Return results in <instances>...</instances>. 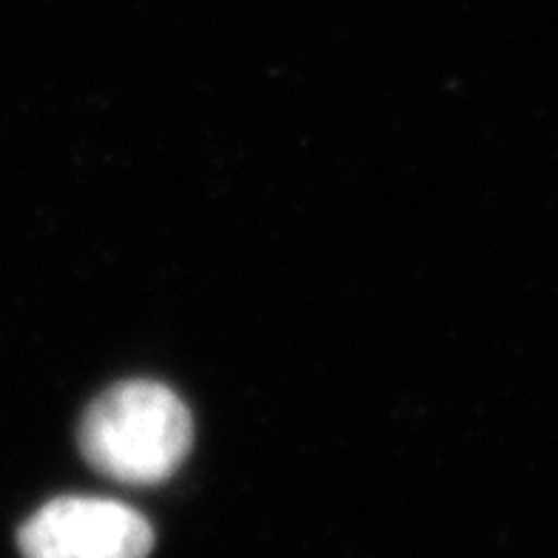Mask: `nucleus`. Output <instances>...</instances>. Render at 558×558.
Returning a JSON list of instances; mask_svg holds the SVG:
<instances>
[{
    "label": "nucleus",
    "instance_id": "f03ea898",
    "mask_svg": "<svg viewBox=\"0 0 558 558\" xmlns=\"http://www.w3.org/2000/svg\"><path fill=\"white\" fill-rule=\"evenodd\" d=\"M23 558H146L155 530L134 507L100 496H63L21 527Z\"/></svg>",
    "mask_w": 558,
    "mask_h": 558
},
{
    "label": "nucleus",
    "instance_id": "f257e3e1",
    "mask_svg": "<svg viewBox=\"0 0 558 558\" xmlns=\"http://www.w3.org/2000/svg\"><path fill=\"white\" fill-rule=\"evenodd\" d=\"M192 413L174 390L129 379L88 404L77 427L86 462L120 485H160L192 450Z\"/></svg>",
    "mask_w": 558,
    "mask_h": 558
}]
</instances>
